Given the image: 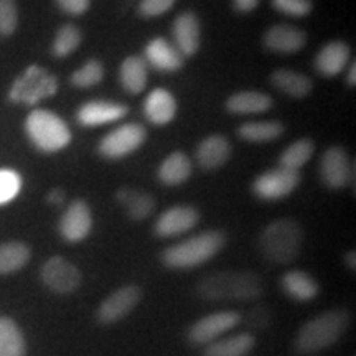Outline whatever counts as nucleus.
I'll list each match as a JSON object with an SVG mask.
<instances>
[{
  "label": "nucleus",
  "mask_w": 356,
  "mask_h": 356,
  "mask_svg": "<svg viewBox=\"0 0 356 356\" xmlns=\"http://www.w3.org/2000/svg\"><path fill=\"white\" fill-rule=\"evenodd\" d=\"M346 83L350 84V86H355L356 84V63L350 65V70H348V74H346Z\"/></svg>",
  "instance_id": "nucleus-43"
},
{
  "label": "nucleus",
  "mask_w": 356,
  "mask_h": 356,
  "mask_svg": "<svg viewBox=\"0 0 356 356\" xmlns=\"http://www.w3.org/2000/svg\"><path fill=\"white\" fill-rule=\"evenodd\" d=\"M351 50L345 42L335 40V42L327 43L325 47L320 48V51L315 56V70L318 74L327 78L338 76L350 63Z\"/></svg>",
  "instance_id": "nucleus-19"
},
{
  "label": "nucleus",
  "mask_w": 356,
  "mask_h": 356,
  "mask_svg": "<svg viewBox=\"0 0 356 356\" xmlns=\"http://www.w3.org/2000/svg\"><path fill=\"white\" fill-rule=\"evenodd\" d=\"M22 190V177L10 168H0V204L12 202Z\"/></svg>",
  "instance_id": "nucleus-36"
},
{
  "label": "nucleus",
  "mask_w": 356,
  "mask_h": 356,
  "mask_svg": "<svg viewBox=\"0 0 356 356\" xmlns=\"http://www.w3.org/2000/svg\"><path fill=\"white\" fill-rule=\"evenodd\" d=\"M17 29H19L17 0H0V37H12Z\"/></svg>",
  "instance_id": "nucleus-35"
},
{
  "label": "nucleus",
  "mask_w": 356,
  "mask_h": 356,
  "mask_svg": "<svg viewBox=\"0 0 356 356\" xmlns=\"http://www.w3.org/2000/svg\"><path fill=\"white\" fill-rule=\"evenodd\" d=\"M200 221V213L190 204H177L165 210L157 218L154 225V233L159 238H173L188 233Z\"/></svg>",
  "instance_id": "nucleus-14"
},
{
  "label": "nucleus",
  "mask_w": 356,
  "mask_h": 356,
  "mask_svg": "<svg viewBox=\"0 0 356 356\" xmlns=\"http://www.w3.org/2000/svg\"><path fill=\"white\" fill-rule=\"evenodd\" d=\"M177 0H142L139 6V13L144 19H154L170 10Z\"/></svg>",
  "instance_id": "nucleus-39"
},
{
  "label": "nucleus",
  "mask_w": 356,
  "mask_h": 356,
  "mask_svg": "<svg viewBox=\"0 0 356 356\" xmlns=\"http://www.w3.org/2000/svg\"><path fill=\"white\" fill-rule=\"evenodd\" d=\"M115 200L122 204V208L132 221H144L155 210V198L144 190L126 186V188L118 190Z\"/></svg>",
  "instance_id": "nucleus-22"
},
{
  "label": "nucleus",
  "mask_w": 356,
  "mask_h": 356,
  "mask_svg": "<svg viewBox=\"0 0 356 356\" xmlns=\"http://www.w3.org/2000/svg\"><path fill=\"white\" fill-rule=\"evenodd\" d=\"M355 251H350V252H346L345 254V262H346V266L350 267L351 270H355L356 269V261H355Z\"/></svg>",
  "instance_id": "nucleus-44"
},
{
  "label": "nucleus",
  "mask_w": 356,
  "mask_h": 356,
  "mask_svg": "<svg viewBox=\"0 0 356 356\" xmlns=\"http://www.w3.org/2000/svg\"><path fill=\"white\" fill-rule=\"evenodd\" d=\"M129 114L126 104L108 99H92L84 102L76 113V121L83 127H97L119 121Z\"/></svg>",
  "instance_id": "nucleus-15"
},
{
  "label": "nucleus",
  "mask_w": 356,
  "mask_h": 356,
  "mask_svg": "<svg viewBox=\"0 0 356 356\" xmlns=\"http://www.w3.org/2000/svg\"><path fill=\"white\" fill-rule=\"evenodd\" d=\"M264 293V280L252 270H220L204 275L197 296L204 302H251Z\"/></svg>",
  "instance_id": "nucleus-1"
},
{
  "label": "nucleus",
  "mask_w": 356,
  "mask_h": 356,
  "mask_svg": "<svg viewBox=\"0 0 356 356\" xmlns=\"http://www.w3.org/2000/svg\"><path fill=\"white\" fill-rule=\"evenodd\" d=\"M172 35L175 40V48L181 53V56H193L202 42L198 17L193 12L180 13L173 22Z\"/></svg>",
  "instance_id": "nucleus-18"
},
{
  "label": "nucleus",
  "mask_w": 356,
  "mask_h": 356,
  "mask_svg": "<svg viewBox=\"0 0 356 356\" xmlns=\"http://www.w3.org/2000/svg\"><path fill=\"white\" fill-rule=\"evenodd\" d=\"M280 287L297 302H310L320 293L318 282L304 270H289L280 279Z\"/></svg>",
  "instance_id": "nucleus-23"
},
{
  "label": "nucleus",
  "mask_w": 356,
  "mask_h": 356,
  "mask_svg": "<svg viewBox=\"0 0 356 356\" xmlns=\"http://www.w3.org/2000/svg\"><path fill=\"white\" fill-rule=\"evenodd\" d=\"M60 89L58 78L48 70L32 65L15 78L7 92V99L12 104L37 106L48 97L55 96Z\"/></svg>",
  "instance_id": "nucleus-6"
},
{
  "label": "nucleus",
  "mask_w": 356,
  "mask_h": 356,
  "mask_svg": "<svg viewBox=\"0 0 356 356\" xmlns=\"http://www.w3.org/2000/svg\"><path fill=\"white\" fill-rule=\"evenodd\" d=\"M351 315L345 309L322 312L300 327L296 335V350L302 355H315L337 345L348 332Z\"/></svg>",
  "instance_id": "nucleus-2"
},
{
  "label": "nucleus",
  "mask_w": 356,
  "mask_h": 356,
  "mask_svg": "<svg viewBox=\"0 0 356 356\" xmlns=\"http://www.w3.org/2000/svg\"><path fill=\"white\" fill-rule=\"evenodd\" d=\"M274 106L273 97L259 91H241L226 99V109L236 115L261 114Z\"/></svg>",
  "instance_id": "nucleus-27"
},
{
  "label": "nucleus",
  "mask_w": 356,
  "mask_h": 356,
  "mask_svg": "<svg viewBox=\"0 0 356 356\" xmlns=\"http://www.w3.org/2000/svg\"><path fill=\"white\" fill-rule=\"evenodd\" d=\"M55 2L61 12L73 17H79L86 13L89 10V6H91V0H55Z\"/></svg>",
  "instance_id": "nucleus-40"
},
{
  "label": "nucleus",
  "mask_w": 356,
  "mask_h": 356,
  "mask_svg": "<svg viewBox=\"0 0 356 356\" xmlns=\"http://www.w3.org/2000/svg\"><path fill=\"white\" fill-rule=\"evenodd\" d=\"M261 0H233V8L238 13H251L256 10Z\"/></svg>",
  "instance_id": "nucleus-41"
},
{
  "label": "nucleus",
  "mask_w": 356,
  "mask_h": 356,
  "mask_svg": "<svg viewBox=\"0 0 356 356\" xmlns=\"http://www.w3.org/2000/svg\"><path fill=\"white\" fill-rule=\"evenodd\" d=\"M177 114V99L170 91L157 88L149 92L144 101V115L154 126H165Z\"/></svg>",
  "instance_id": "nucleus-20"
},
{
  "label": "nucleus",
  "mask_w": 356,
  "mask_h": 356,
  "mask_svg": "<svg viewBox=\"0 0 356 356\" xmlns=\"http://www.w3.org/2000/svg\"><path fill=\"white\" fill-rule=\"evenodd\" d=\"M241 323V314L234 310L213 312L195 322L186 332V340L193 346H207Z\"/></svg>",
  "instance_id": "nucleus-9"
},
{
  "label": "nucleus",
  "mask_w": 356,
  "mask_h": 356,
  "mask_svg": "<svg viewBox=\"0 0 356 356\" xmlns=\"http://www.w3.org/2000/svg\"><path fill=\"white\" fill-rule=\"evenodd\" d=\"M256 337L251 332L218 338L210 345L203 346V356H248L254 350Z\"/></svg>",
  "instance_id": "nucleus-24"
},
{
  "label": "nucleus",
  "mask_w": 356,
  "mask_h": 356,
  "mask_svg": "<svg viewBox=\"0 0 356 356\" xmlns=\"http://www.w3.org/2000/svg\"><path fill=\"white\" fill-rule=\"evenodd\" d=\"M32 257V249L22 241H8L0 244V275H10L19 273L29 264Z\"/></svg>",
  "instance_id": "nucleus-29"
},
{
  "label": "nucleus",
  "mask_w": 356,
  "mask_h": 356,
  "mask_svg": "<svg viewBox=\"0 0 356 356\" xmlns=\"http://www.w3.org/2000/svg\"><path fill=\"white\" fill-rule=\"evenodd\" d=\"M92 229V213L84 200L70 203L58 222V231L66 243H81Z\"/></svg>",
  "instance_id": "nucleus-13"
},
{
  "label": "nucleus",
  "mask_w": 356,
  "mask_h": 356,
  "mask_svg": "<svg viewBox=\"0 0 356 356\" xmlns=\"http://www.w3.org/2000/svg\"><path fill=\"white\" fill-rule=\"evenodd\" d=\"M226 241H228V236L225 231H204V233L191 236L185 241L167 248L160 256V261L168 269H195V267L203 266L204 262L213 259L226 246Z\"/></svg>",
  "instance_id": "nucleus-3"
},
{
  "label": "nucleus",
  "mask_w": 356,
  "mask_h": 356,
  "mask_svg": "<svg viewBox=\"0 0 356 356\" xmlns=\"http://www.w3.org/2000/svg\"><path fill=\"white\" fill-rule=\"evenodd\" d=\"M241 322L246 323L248 328L251 330H266L270 323H273V314L262 305H256L249 309L244 317L241 315Z\"/></svg>",
  "instance_id": "nucleus-38"
},
{
  "label": "nucleus",
  "mask_w": 356,
  "mask_h": 356,
  "mask_svg": "<svg viewBox=\"0 0 356 356\" xmlns=\"http://www.w3.org/2000/svg\"><path fill=\"white\" fill-rule=\"evenodd\" d=\"M142 300V289L139 286H129L119 287L111 296L106 297L101 302V305L96 310V320L101 325H113L118 323L129 317V314L140 304Z\"/></svg>",
  "instance_id": "nucleus-11"
},
{
  "label": "nucleus",
  "mask_w": 356,
  "mask_h": 356,
  "mask_svg": "<svg viewBox=\"0 0 356 356\" xmlns=\"http://www.w3.org/2000/svg\"><path fill=\"white\" fill-rule=\"evenodd\" d=\"M270 83H273L275 89L286 92L291 97H297V99H304L314 89V83H312V79L307 74L286 68L275 70L270 74Z\"/></svg>",
  "instance_id": "nucleus-26"
},
{
  "label": "nucleus",
  "mask_w": 356,
  "mask_h": 356,
  "mask_svg": "<svg viewBox=\"0 0 356 356\" xmlns=\"http://www.w3.org/2000/svg\"><path fill=\"white\" fill-rule=\"evenodd\" d=\"M284 134V124L279 121H252L238 127V136L251 144H267Z\"/></svg>",
  "instance_id": "nucleus-30"
},
{
  "label": "nucleus",
  "mask_w": 356,
  "mask_h": 356,
  "mask_svg": "<svg viewBox=\"0 0 356 356\" xmlns=\"http://www.w3.org/2000/svg\"><path fill=\"white\" fill-rule=\"evenodd\" d=\"M147 139V131L142 124L129 122L115 127L97 145L101 157L119 160L139 150Z\"/></svg>",
  "instance_id": "nucleus-7"
},
{
  "label": "nucleus",
  "mask_w": 356,
  "mask_h": 356,
  "mask_svg": "<svg viewBox=\"0 0 356 356\" xmlns=\"http://www.w3.org/2000/svg\"><path fill=\"white\" fill-rule=\"evenodd\" d=\"M144 60L147 66H152L160 73H175L184 66L185 58L165 38H154L147 43L144 50Z\"/></svg>",
  "instance_id": "nucleus-16"
},
{
  "label": "nucleus",
  "mask_w": 356,
  "mask_h": 356,
  "mask_svg": "<svg viewBox=\"0 0 356 356\" xmlns=\"http://www.w3.org/2000/svg\"><path fill=\"white\" fill-rule=\"evenodd\" d=\"M300 172L277 167L254 178L252 193L264 202H277V200L287 198L300 185Z\"/></svg>",
  "instance_id": "nucleus-10"
},
{
  "label": "nucleus",
  "mask_w": 356,
  "mask_h": 356,
  "mask_svg": "<svg viewBox=\"0 0 356 356\" xmlns=\"http://www.w3.org/2000/svg\"><path fill=\"white\" fill-rule=\"evenodd\" d=\"M26 341L17 322L0 317V356H25Z\"/></svg>",
  "instance_id": "nucleus-31"
},
{
  "label": "nucleus",
  "mask_w": 356,
  "mask_h": 356,
  "mask_svg": "<svg viewBox=\"0 0 356 356\" xmlns=\"http://www.w3.org/2000/svg\"><path fill=\"white\" fill-rule=\"evenodd\" d=\"M267 50L282 55H292L300 51L307 44V33L292 25H274L262 37Z\"/></svg>",
  "instance_id": "nucleus-17"
},
{
  "label": "nucleus",
  "mask_w": 356,
  "mask_h": 356,
  "mask_svg": "<svg viewBox=\"0 0 356 356\" xmlns=\"http://www.w3.org/2000/svg\"><path fill=\"white\" fill-rule=\"evenodd\" d=\"M191 172H193V167H191L188 155L181 150H175L160 163L157 177L162 185L177 186L185 184L191 177Z\"/></svg>",
  "instance_id": "nucleus-25"
},
{
  "label": "nucleus",
  "mask_w": 356,
  "mask_h": 356,
  "mask_svg": "<svg viewBox=\"0 0 356 356\" xmlns=\"http://www.w3.org/2000/svg\"><path fill=\"white\" fill-rule=\"evenodd\" d=\"M231 157V144L225 136L215 134L200 142L197 149V162L203 170H218Z\"/></svg>",
  "instance_id": "nucleus-21"
},
{
  "label": "nucleus",
  "mask_w": 356,
  "mask_h": 356,
  "mask_svg": "<svg viewBox=\"0 0 356 356\" xmlns=\"http://www.w3.org/2000/svg\"><path fill=\"white\" fill-rule=\"evenodd\" d=\"M40 279L48 291L56 296H70L81 287L83 274L63 256H53L40 269Z\"/></svg>",
  "instance_id": "nucleus-8"
},
{
  "label": "nucleus",
  "mask_w": 356,
  "mask_h": 356,
  "mask_svg": "<svg viewBox=\"0 0 356 356\" xmlns=\"http://www.w3.org/2000/svg\"><path fill=\"white\" fill-rule=\"evenodd\" d=\"M270 6L275 12L287 17H296V19L307 17L314 10L312 0H270Z\"/></svg>",
  "instance_id": "nucleus-37"
},
{
  "label": "nucleus",
  "mask_w": 356,
  "mask_h": 356,
  "mask_svg": "<svg viewBox=\"0 0 356 356\" xmlns=\"http://www.w3.org/2000/svg\"><path fill=\"white\" fill-rule=\"evenodd\" d=\"M102 79H104V66L99 60H89L71 74L70 81L74 88L88 89L99 84Z\"/></svg>",
  "instance_id": "nucleus-34"
},
{
  "label": "nucleus",
  "mask_w": 356,
  "mask_h": 356,
  "mask_svg": "<svg viewBox=\"0 0 356 356\" xmlns=\"http://www.w3.org/2000/svg\"><path fill=\"white\" fill-rule=\"evenodd\" d=\"M83 35L76 25L66 24L58 30L51 44V53L56 58H66L78 50Z\"/></svg>",
  "instance_id": "nucleus-33"
},
{
  "label": "nucleus",
  "mask_w": 356,
  "mask_h": 356,
  "mask_svg": "<svg viewBox=\"0 0 356 356\" xmlns=\"http://www.w3.org/2000/svg\"><path fill=\"white\" fill-rule=\"evenodd\" d=\"M29 140L43 154L63 150L71 142V131L60 115L48 109H33L25 119Z\"/></svg>",
  "instance_id": "nucleus-5"
},
{
  "label": "nucleus",
  "mask_w": 356,
  "mask_h": 356,
  "mask_svg": "<svg viewBox=\"0 0 356 356\" xmlns=\"http://www.w3.org/2000/svg\"><path fill=\"white\" fill-rule=\"evenodd\" d=\"M355 168L351 165L348 152L340 145L325 150L320 159V178L328 188L341 190L353 181Z\"/></svg>",
  "instance_id": "nucleus-12"
},
{
  "label": "nucleus",
  "mask_w": 356,
  "mask_h": 356,
  "mask_svg": "<svg viewBox=\"0 0 356 356\" xmlns=\"http://www.w3.org/2000/svg\"><path fill=\"white\" fill-rule=\"evenodd\" d=\"M119 81L129 95H139L149 81V66L140 56H127L119 70Z\"/></svg>",
  "instance_id": "nucleus-28"
},
{
  "label": "nucleus",
  "mask_w": 356,
  "mask_h": 356,
  "mask_svg": "<svg viewBox=\"0 0 356 356\" xmlns=\"http://www.w3.org/2000/svg\"><path fill=\"white\" fill-rule=\"evenodd\" d=\"M314 150H315V145L314 142H312V139L296 140L293 144L289 145L282 154H280L279 167L299 172L300 168L312 159Z\"/></svg>",
  "instance_id": "nucleus-32"
},
{
  "label": "nucleus",
  "mask_w": 356,
  "mask_h": 356,
  "mask_svg": "<svg viewBox=\"0 0 356 356\" xmlns=\"http://www.w3.org/2000/svg\"><path fill=\"white\" fill-rule=\"evenodd\" d=\"M304 238V229L299 221L279 218L262 229L257 246L264 259L273 264H291L300 256Z\"/></svg>",
  "instance_id": "nucleus-4"
},
{
  "label": "nucleus",
  "mask_w": 356,
  "mask_h": 356,
  "mask_svg": "<svg viewBox=\"0 0 356 356\" xmlns=\"http://www.w3.org/2000/svg\"><path fill=\"white\" fill-rule=\"evenodd\" d=\"M47 202L51 204V207H61L65 203V191L61 188H53L50 193L47 195Z\"/></svg>",
  "instance_id": "nucleus-42"
}]
</instances>
